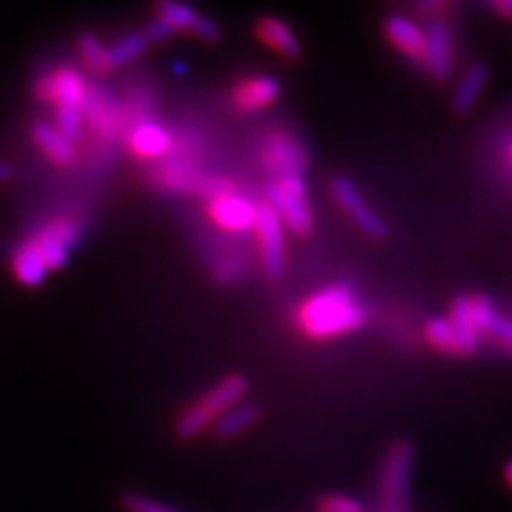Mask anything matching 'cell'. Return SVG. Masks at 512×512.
Segmentation results:
<instances>
[{
    "instance_id": "obj_1",
    "label": "cell",
    "mask_w": 512,
    "mask_h": 512,
    "mask_svg": "<svg viewBox=\"0 0 512 512\" xmlns=\"http://www.w3.org/2000/svg\"><path fill=\"white\" fill-rule=\"evenodd\" d=\"M367 312L348 286H329L318 291L297 312V327L312 340H329L357 331Z\"/></svg>"
},
{
    "instance_id": "obj_2",
    "label": "cell",
    "mask_w": 512,
    "mask_h": 512,
    "mask_svg": "<svg viewBox=\"0 0 512 512\" xmlns=\"http://www.w3.org/2000/svg\"><path fill=\"white\" fill-rule=\"evenodd\" d=\"M248 391V382L244 376L231 374L220 380L203 397H199L180 419L175 423V438L182 442H190L199 438L205 429H212L220 416L227 414L235 404L244 402Z\"/></svg>"
},
{
    "instance_id": "obj_3",
    "label": "cell",
    "mask_w": 512,
    "mask_h": 512,
    "mask_svg": "<svg viewBox=\"0 0 512 512\" xmlns=\"http://www.w3.org/2000/svg\"><path fill=\"white\" fill-rule=\"evenodd\" d=\"M414 466V444L408 440H395L382 457L380 466V510L406 512L408 510V485Z\"/></svg>"
},
{
    "instance_id": "obj_4",
    "label": "cell",
    "mask_w": 512,
    "mask_h": 512,
    "mask_svg": "<svg viewBox=\"0 0 512 512\" xmlns=\"http://www.w3.org/2000/svg\"><path fill=\"white\" fill-rule=\"evenodd\" d=\"M267 205L278 214L295 235H310L314 227L312 210L308 205V190L301 175H288L267 186Z\"/></svg>"
},
{
    "instance_id": "obj_5",
    "label": "cell",
    "mask_w": 512,
    "mask_h": 512,
    "mask_svg": "<svg viewBox=\"0 0 512 512\" xmlns=\"http://www.w3.org/2000/svg\"><path fill=\"white\" fill-rule=\"evenodd\" d=\"M86 92L88 86L82 73L67 67L41 75L35 84L37 99L52 103L54 111H84Z\"/></svg>"
},
{
    "instance_id": "obj_6",
    "label": "cell",
    "mask_w": 512,
    "mask_h": 512,
    "mask_svg": "<svg viewBox=\"0 0 512 512\" xmlns=\"http://www.w3.org/2000/svg\"><path fill=\"white\" fill-rule=\"evenodd\" d=\"M79 237H82V224L69 216H62L43 224V227L30 237V242L39 250L47 269L54 271L67 265L69 254Z\"/></svg>"
},
{
    "instance_id": "obj_7",
    "label": "cell",
    "mask_w": 512,
    "mask_h": 512,
    "mask_svg": "<svg viewBox=\"0 0 512 512\" xmlns=\"http://www.w3.org/2000/svg\"><path fill=\"white\" fill-rule=\"evenodd\" d=\"M261 163L263 167L276 175V180L288 178V175H301L308 167V152L286 131H274L261 146Z\"/></svg>"
},
{
    "instance_id": "obj_8",
    "label": "cell",
    "mask_w": 512,
    "mask_h": 512,
    "mask_svg": "<svg viewBox=\"0 0 512 512\" xmlns=\"http://www.w3.org/2000/svg\"><path fill=\"white\" fill-rule=\"evenodd\" d=\"M331 195L338 203L346 216L357 224V227L372 239H384L387 237V224L384 220L372 210L370 203L365 201V197L357 190V186L352 184L344 175H335L329 184Z\"/></svg>"
},
{
    "instance_id": "obj_9",
    "label": "cell",
    "mask_w": 512,
    "mask_h": 512,
    "mask_svg": "<svg viewBox=\"0 0 512 512\" xmlns=\"http://www.w3.org/2000/svg\"><path fill=\"white\" fill-rule=\"evenodd\" d=\"M254 231L259 237L265 274L269 278H280L284 271V224L267 203L256 207Z\"/></svg>"
},
{
    "instance_id": "obj_10",
    "label": "cell",
    "mask_w": 512,
    "mask_h": 512,
    "mask_svg": "<svg viewBox=\"0 0 512 512\" xmlns=\"http://www.w3.org/2000/svg\"><path fill=\"white\" fill-rule=\"evenodd\" d=\"M427 64L425 69L438 84L448 82L453 75V37L444 18H431L425 24Z\"/></svg>"
},
{
    "instance_id": "obj_11",
    "label": "cell",
    "mask_w": 512,
    "mask_h": 512,
    "mask_svg": "<svg viewBox=\"0 0 512 512\" xmlns=\"http://www.w3.org/2000/svg\"><path fill=\"white\" fill-rule=\"evenodd\" d=\"M382 30H384V35H387L389 43L395 45L399 52H402L406 58H410L412 62L425 67L427 64V37H425L423 26L406 18V15L393 13L387 20H384Z\"/></svg>"
},
{
    "instance_id": "obj_12",
    "label": "cell",
    "mask_w": 512,
    "mask_h": 512,
    "mask_svg": "<svg viewBox=\"0 0 512 512\" xmlns=\"http://www.w3.org/2000/svg\"><path fill=\"white\" fill-rule=\"evenodd\" d=\"M207 214L212 216L218 227L239 233L254 227L256 207L250 201L233 195V192H224V195L210 197V201H207Z\"/></svg>"
},
{
    "instance_id": "obj_13",
    "label": "cell",
    "mask_w": 512,
    "mask_h": 512,
    "mask_svg": "<svg viewBox=\"0 0 512 512\" xmlns=\"http://www.w3.org/2000/svg\"><path fill=\"white\" fill-rule=\"evenodd\" d=\"M84 118L90 122L96 133L114 139L122 131V109L120 105L109 99L107 94L88 88L86 101H84Z\"/></svg>"
},
{
    "instance_id": "obj_14",
    "label": "cell",
    "mask_w": 512,
    "mask_h": 512,
    "mask_svg": "<svg viewBox=\"0 0 512 512\" xmlns=\"http://www.w3.org/2000/svg\"><path fill=\"white\" fill-rule=\"evenodd\" d=\"M472 314L480 338L487 335L495 344L512 352V318L502 316L485 295H472Z\"/></svg>"
},
{
    "instance_id": "obj_15",
    "label": "cell",
    "mask_w": 512,
    "mask_h": 512,
    "mask_svg": "<svg viewBox=\"0 0 512 512\" xmlns=\"http://www.w3.org/2000/svg\"><path fill=\"white\" fill-rule=\"evenodd\" d=\"M30 135H32V139H35L37 148L45 154V158L50 160L52 165L67 169L77 163L75 143L64 137L54 124L35 122V126L30 128Z\"/></svg>"
},
{
    "instance_id": "obj_16",
    "label": "cell",
    "mask_w": 512,
    "mask_h": 512,
    "mask_svg": "<svg viewBox=\"0 0 512 512\" xmlns=\"http://www.w3.org/2000/svg\"><path fill=\"white\" fill-rule=\"evenodd\" d=\"M254 32L269 50L278 52L286 60H299L301 58V43L293 28L284 24L280 18H274V15H265V18L256 20Z\"/></svg>"
},
{
    "instance_id": "obj_17",
    "label": "cell",
    "mask_w": 512,
    "mask_h": 512,
    "mask_svg": "<svg viewBox=\"0 0 512 512\" xmlns=\"http://www.w3.org/2000/svg\"><path fill=\"white\" fill-rule=\"evenodd\" d=\"M280 99V82L274 77H250L233 92V103L242 111H259Z\"/></svg>"
},
{
    "instance_id": "obj_18",
    "label": "cell",
    "mask_w": 512,
    "mask_h": 512,
    "mask_svg": "<svg viewBox=\"0 0 512 512\" xmlns=\"http://www.w3.org/2000/svg\"><path fill=\"white\" fill-rule=\"evenodd\" d=\"M487 82H489V67L485 62H474L472 67L463 73L451 99V107L457 116L470 114V111L476 107L480 94H483Z\"/></svg>"
},
{
    "instance_id": "obj_19",
    "label": "cell",
    "mask_w": 512,
    "mask_h": 512,
    "mask_svg": "<svg viewBox=\"0 0 512 512\" xmlns=\"http://www.w3.org/2000/svg\"><path fill=\"white\" fill-rule=\"evenodd\" d=\"M261 419V410L252 402H239L227 414L220 416L218 423L212 427V434L218 442H231L244 436Z\"/></svg>"
},
{
    "instance_id": "obj_20",
    "label": "cell",
    "mask_w": 512,
    "mask_h": 512,
    "mask_svg": "<svg viewBox=\"0 0 512 512\" xmlns=\"http://www.w3.org/2000/svg\"><path fill=\"white\" fill-rule=\"evenodd\" d=\"M448 323H451L455 329V335L461 346V357L474 355L480 346V333L476 329L474 314H472V295H461L453 301Z\"/></svg>"
},
{
    "instance_id": "obj_21",
    "label": "cell",
    "mask_w": 512,
    "mask_h": 512,
    "mask_svg": "<svg viewBox=\"0 0 512 512\" xmlns=\"http://www.w3.org/2000/svg\"><path fill=\"white\" fill-rule=\"evenodd\" d=\"M11 271H13V276L18 278L20 284H24L28 288H37L45 282L47 271L50 269H47V265L43 263L35 244H32L30 239H26L24 244H20L13 250Z\"/></svg>"
},
{
    "instance_id": "obj_22",
    "label": "cell",
    "mask_w": 512,
    "mask_h": 512,
    "mask_svg": "<svg viewBox=\"0 0 512 512\" xmlns=\"http://www.w3.org/2000/svg\"><path fill=\"white\" fill-rule=\"evenodd\" d=\"M128 146H131L133 154L141 158H160L171 150V139L160 126L143 122L133 128L131 137H128Z\"/></svg>"
},
{
    "instance_id": "obj_23",
    "label": "cell",
    "mask_w": 512,
    "mask_h": 512,
    "mask_svg": "<svg viewBox=\"0 0 512 512\" xmlns=\"http://www.w3.org/2000/svg\"><path fill=\"white\" fill-rule=\"evenodd\" d=\"M150 41L146 39L143 32H128L122 39H118L114 45L107 47L109 56V67L111 69H122L126 64H131L139 56L146 54Z\"/></svg>"
},
{
    "instance_id": "obj_24",
    "label": "cell",
    "mask_w": 512,
    "mask_h": 512,
    "mask_svg": "<svg viewBox=\"0 0 512 512\" xmlns=\"http://www.w3.org/2000/svg\"><path fill=\"white\" fill-rule=\"evenodd\" d=\"M425 335H427V342L434 346L436 350L444 352V355L461 357V346H459V340H457L453 325L448 323V318L436 316V318L427 320Z\"/></svg>"
},
{
    "instance_id": "obj_25",
    "label": "cell",
    "mask_w": 512,
    "mask_h": 512,
    "mask_svg": "<svg viewBox=\"0 0 512 512\" xmlns=\"http://www.w3.org/2000/svg\"><path fill=\"white\" fill-rule=\"evenodd\" d=\"M77 47H79V54H82L84 64L92 73L111 71L107 47L99 41V37H96L94 32H82L77 39Z\"/></svg>"
},
{
    "instance_id": "obj_26",
    "label": "cell",
    "mask_w": 512,
    "mask_h": 512,
    "mask_svg": "<svg viewBox=\"0 0 512 512\" xmlns=\"http://www.w3.org/2000/svg\"><path fill=\"white\" fill-rule=\"evenodd\" d=\"M154 13H156V20H163L175 32L190 30L199 18V13L195 9L188 5H182V3H158L154 7Z\"/></svg>"
},
{
    "instance_id": "obj_27",
    "label": "cell",
    "mask_w": 512,
    "mask_h": 512,
    "mask_svg": "<svg viewBox=\"0 0 512 512\" xmlns=\"http://www.w3.org/2000/svg\"><path fill=\"white\" fill-rule=\"evenodd\" d=\"M120 504H122L124 512H182L180 508L152 500V498H148V495L137 493V491H126L122 495Z\"/></svg>"
},
{
    "instance_id": "obj_28",
    "label": "cell",
    "mask_w": 512,
    "mask_h": 512,
    "mask_svg": "<svg viewBox=\"0 0 512 512\" xmlns=\"http://www.w3.org/2000/svg\"><path fill=\"white\" fill-rule=\"evenodd\" d=\"M318 512H365L363 504L340 493H327L316 502Z\"/></svg>"
},
{
    "instance_id": "obj_29",
    "label": "cell",
    "mask_w": 512,
    "mask_h": 512,
    "mask_svg": "<svg viewBox=\"0 0 512 512\" xmlns=\"http://www.w3.org/2000/svg\"><path fill=\"white\" fill-rule=\"evenodd\" d=\"M190 30H192V35H195L201 41H205V43H216V41L222 39L220 26L210 18H203V15H199L195 26H192Z\"/></svg>"
},
{
    "instance_id": "obj_30",
    "label": "cell",
    "mask_w": 512,
    "mask_h": 512,
    "mask_svg": "<svg viewBox=\"0 0 512 512\" xmlns=\"http://www.w3.org/2000/svg\"><path fill=\"white\" fill-rule=\"evenodd\" d=\"M143 35H146V39L150 41V43H163V41H167V39H171L173 35H175V30L169 26V24H165L163 20H152L150 24H148V28L143 30Z\"/></svg>"
},
{
    "instance_id": "obj_31",
    "label": "cell",
    "mask_w": 512,
    "mask_h": 512,
    "mask_svg": "<svg viewBox=\"0 0 512 512\" xmlns=\"http://www.w3.org/2000/svg\"><path fill=\"white\" fill-rule=\"evenodd\" d=\"M448 7H451L448 3H421V5H416V11H421L431 20V18H442V15H438V13L446 11Z\"/></svg>"
},
{
    "instance_id": "obj_32",
    "label": "cell",
    "mask_w": 512,
    "mask_h": 512,
    "mask_svg": "<svg viewBox=\"0 0 512 512\" xmlns=\"http://www.w3.org/2000/svg\"><path fill=\"white\" fill-rule=\"evenodd\" d=\"M495 13H500V18L512 20V0H498V3L489 5Z\"/></svg>"
},
{
    "instance_id": "obj_33",
    "label": "cell",
    "mask_w": 512,
    "mask_h": 512,
    "mask_svg": "<svg viewBox=\"0 0 512 512\" xmlns=\"http://www.w3.org/2000/svg\"><path fill=\"white\" fill-rule=\"evenodd\" d=\"M13 180V167L7 163H0V184Z\"/></svg>"
},
{
    "instance_id": "obj_34",
    "label": "cell",
    "mask_w": 512,
    "mask_h": 512,
    "mask_svg": "<svg viewBox=\"0 0 512 512\" xmlns=\"http://www.w3.org/2000/svg\"><path fill=\"white\" fill-rule=\"evenodd\" d=\"M504 480L508 483V487L512 489V457L504 463Z\"/></svg>"
},
{
    "instance_id": "obj_35",
    "label": "cell",
    "mask_w": 512,
    "mask_h": 512,
    "mask_svg": "<svg viewBox=\"0 0 512 512\" xmlns=\"http://www.w3.org/2000/svg\"><path fill=\"white\" fill-rule=\"evenodd\" d=\"M510 152H512V148H510Z\"/></svg>"
}]
</instances>
